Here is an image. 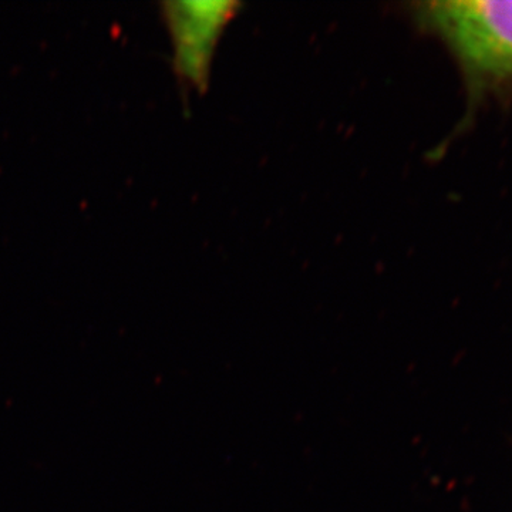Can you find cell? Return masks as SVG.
Returning a JSON list of instances; mask_svg holds the SVG:
<instances>
[{"label": "cell", "mask_w": 512, "mask_h": 512, "mask_svg": "<svg viewBox=\"0 0 512 512\" xmlns=\"http://www.w3.org/2000/svg\"><path fill=\"white\" fill-rule=\"evenodd\" d=\"M163 16L174 46V69L183 82L204 92L212 59L237 2H164Z\"/></svg>", "instance_id": "2"}, {"label": "cell", "mask_w": 512, "mask_h": 512, "mask_svg": "<svg viewBox=\"0 0 512 512\" xmlns=\"http://www.w3.org/2000/svg\"><path fill=\"white\" fill-rule=\"evenodd\" d=\"M414 22L436 36L456 60L467 110V130L488 101H512V0H451L412 6Z\"/></svg>", "instance_id": "1"}]
</instances>
